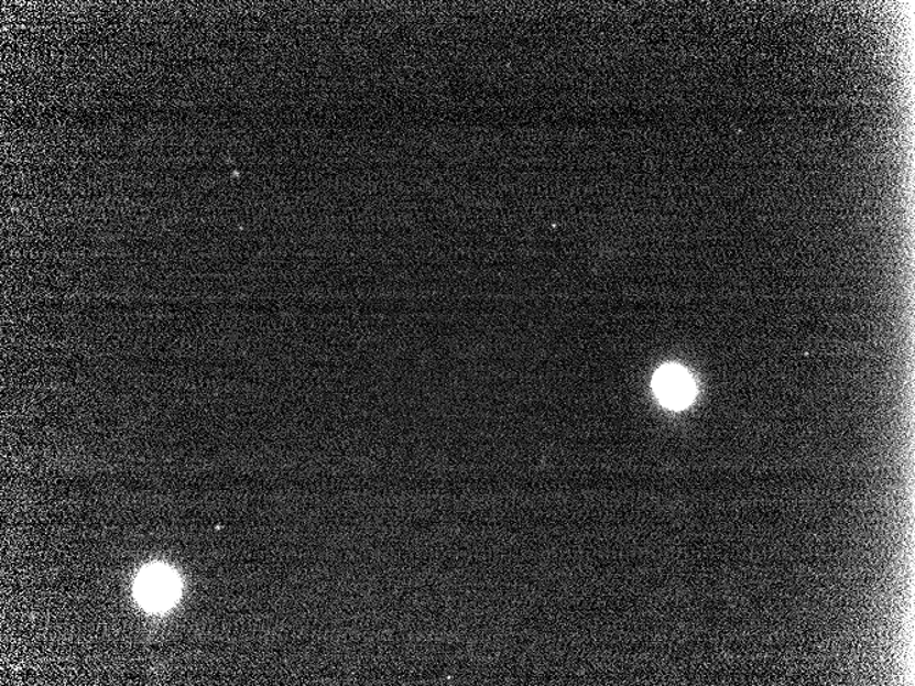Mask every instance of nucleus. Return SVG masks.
<instances>
[{"instance_id":"1","label":"nucleus","mask_w":915,"mask_h":686,"mask_svg":"<svg viewBox=\"0 0 915 686\" xmlns=\"http://www.w3.org/2000/svg\"><path fill=\"white\" fill-rule=\"evenodd\" d=\"M179 584L176 575L167 567L153 566L138 577L137 598L144 609L161 611L177 599Z\"/></svg>"},{"instance_id":"2","label":"nucleus","mask_w":915,"mask_h":686,"mask_svg":"<svg viewBox=\"0 0 915 686\" xmlns=\"http://www.w3.org/2000/svg\"><path fill=\"white\" fill-rule=\"evenodd\" d=\"M653 386L661 403L675 410L689 406L696 393L693 377L678 364H665L656 371Z\"/></svg>"}]
</instances>
